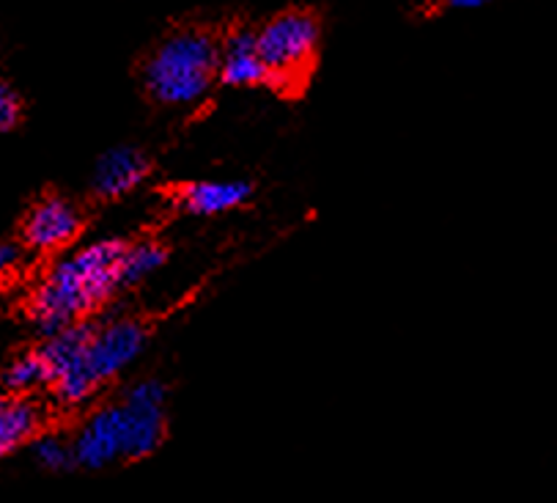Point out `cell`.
<instances>
[{"instance_id":"2e32d148","label":"cell","mask_w":557,"mask_h":503,"mask_svg":"<svg viewBox=\"0 0 557 503\" xmlns=\"http://www.w3.org/2000/svg\"><path fill=\"white\" fill-rule=\"evenodd\" d=\"M20 259H23V248H20V245L14 243L0 245V278L17 270Z\"/></svg>"},{"instance_id":"30bf717a","label":"cell","mask_w":557,"mask_h":503,"mask_svg":"<svg viewBox=\"0 0 557 503\" xmlns=\"http://www.w3.org/2000/svg\"><path fill=\"white\" fill-rule=\"evenodd\" d=\"M250 196H253V187L247 182H196V185L182 187L178 207L190 214L214 218V214L245 207Z\"/></svg>"},{"instance_id":"5b68a950","label":"cell","mask_w":557,"mask_h":503,"mask_svg":"<svg viewBox=\"0 0 557 503\" xmlns=\"http://www.w3.org/2000/svg\"><path fill=\"white\" fill-rule=\"evenodd\" d=\"M124 434V463H138L154 454L165 440V385L157 380L138 382L115 405Z\"/></svg>"},{"instance_id":"9a60e30c","label":"cell","mask_w":557,"mask_h":503,"mask_svg":"<svg viewBox=\"0 0 557 503\" xmlns=\"http://www.w3.org/2000/svg\"><path fill=\"white\" fill-rule=\"evenodd\" d=\"M20 113H23V105H20L17 91L0 77V133L17 127Z\"/></svg>"},{"instance_id":"ba28073f","label":"cell","mask_w":557,"mask_h":503,"mask_svg":"<svg viewBox=\"0 0 557 503\" xmlns=\"http://www.w3.org/2000/svg\"><path fill=\"white\" fill-rule=\"evenodd\" d=\"M218 81L234 88L270 86V72L256 47V30H231L220 45L218 56Z\"/></svg>"},{"instance_id":"7c38bea8","label":"cell","mask_w":557,"mask_h":503,"mask_svg":"<svg viewBox=\"0 0 557 503\" xmlns=\"http://www.w3.org/2000/svg\"><path fill=\"white\" fill-rule=\"evenodd\" d=\"M168 254L162 245L157 243H140V245H127V254L121 259V286H135L140 281H146L149 275H154L162 265H165Z\"/></svg>"},{"instance_id":"7a4b0ae2","label":"cell","mask_w":557,"mask_h":503,"mask_svg":"<svg viewBox=\"0 0 557 503\" xmlns=\"http://www.w3.org/2000/svg\"><path fill=\"white\" fill-rule=\"evenodd\" d=\"M220 45L209 30L184 28L160 41L144 66L146 91L168 108L201 102L218 77Z\"/></svg>"},{"instance_id":"5bb4252c","label":"cell","mask_w":557,"mask_h":503,"mask_svg":"<svg viewBox=\"0 0 557 503\" xmlns=\"http://www.w3.org/2000/svg\"><path fill=\"white\" fill-rule=\"evenodd\" d=\"M3 380H7L9 391L20 396V394H28V391H34V388L47 385V382H50V371H47L45 360H41L39 353H28L9 366V371Z\"/></svg>"},{"instance_id":"52a82bcc","label":"cell","mask_w":557,"mask_h":503,"mask_svg":"<svg viewBox=\"0 0 557 503\" xmlns=\"http://www.w3.org/2000/svg\"><path fill=\"white\" fill-rule=\"evenodd\" d=\"M75 468L104 470L115 463H124V434H121L119 410L102 407L86 418L81 432L72 440Z\"/></svg>"},{"instance_id":"6da1fadb","label":"cell","mask_w":557,"mask_h":503,"mask_svg":"<svg viewBox=\"0 0 557 503\" xmlns=\"http://www.w3.org/2000/svg\"><path fill=\"white\" fill-rule=\"evenodd\" d=\"M124 254V240H99L61 259L47 272L30 308L47 339L83 322L94 308L108 303L115 290H121L119 272Z\"/></svg>"},{"instance_id":"3957f363","label":"cell","mask_w":557,"mask_h":503,"mask_svg":"<svg viewBox=\"0 0 557 503\" xmlns=\"http://www.w3.org/2000/svg\"><path fill=\"white\" fill-rule=\"evenodd\" d=\"M146 347V328L133 319H119L102 328H91L75 364L58 377V400L66 405H81L91 400L104 382L119 377Z\"/></svg>"},{"instance_id":"e0dca14e","label":"cell","mask_w":557,"mask_h":503,"mask_svg":"<svg viewBox=\"0 0 557 503\" xmlns=\"http://www.w3.org/2000/svg\"><path fill=\"white\" fill-rule=\"evenodd\" d=\"M450 9H481L486 7V3H492V0H445Z\"/></svg>"},{"instance_id":"4fadbf2b","label":"cell","mask_w":557,"mask_h":503,"mask_svg":"<svg viewBox=\"0 0 557 503\" xmlns=\"http://www.w3.org/2000/svg\"><path fill=\"white\" fill-rule=\"evenodd\" d=\"M34 449V459L39 468L50 470V474H66L75 468V454H72V440L61 438V434H36L30 440Z\"/></svg>"},{"instance_id":"8fae6325","label":"cell","mask_w":557,"mask_h":503,"mask_svg":"<svg viewBox=\"0 0 557 503\" xmlns=\"http://www.w3.org/2000/svg\"><path fill=\"white\" fill-rule=\"evenodd\" d=\"M41 413L25 396H3L0 400V457L17 452L39 434Z\"/></svg>"},{"instance_id":"277c9868","label":"cell","mask_w":557,"mask_h":503,"mask_svg":"<svg viewBox=\"0 0 557 503\" xmlns=\"http://www.w3.org/2000/svg\"><path fill=\"white\" fill-rule=\"evenodd\" d=\"M256 47L270 72V86H286L308 72L319 47V20L308 12H283L256 34Z\"/></svg>"},{"instance_id":"8992f818","label":"cell","mask_w":557,"mask_h":503,"mask_svg":"<svg viewBox=\"0 0 557 503\" xmlns=\"http://www.w3.org/2000/svg\"><path fill=\"white\" fill-rule=\"evenodd\" d=\"M83 232V214L72 201L61 196H47L30 209L23 223V240L30 250L50 254L75 243Z\"/></svg>"},{"instance_id":"9c48e42d","label":"cell","mask_w":557,"mask_h":503,"mask_svg":"<svg viewBox=\"0 0 557 503\" xmlns=\"http://www.w3.org/2000/svg\"><path fill=\"white\" fill-rule=\"evenodd\" d=\"M149 174V160L133 146H119L99 157L94 168V193L102 198H121L133 193Z\"/></svg>"}]
</instances>
